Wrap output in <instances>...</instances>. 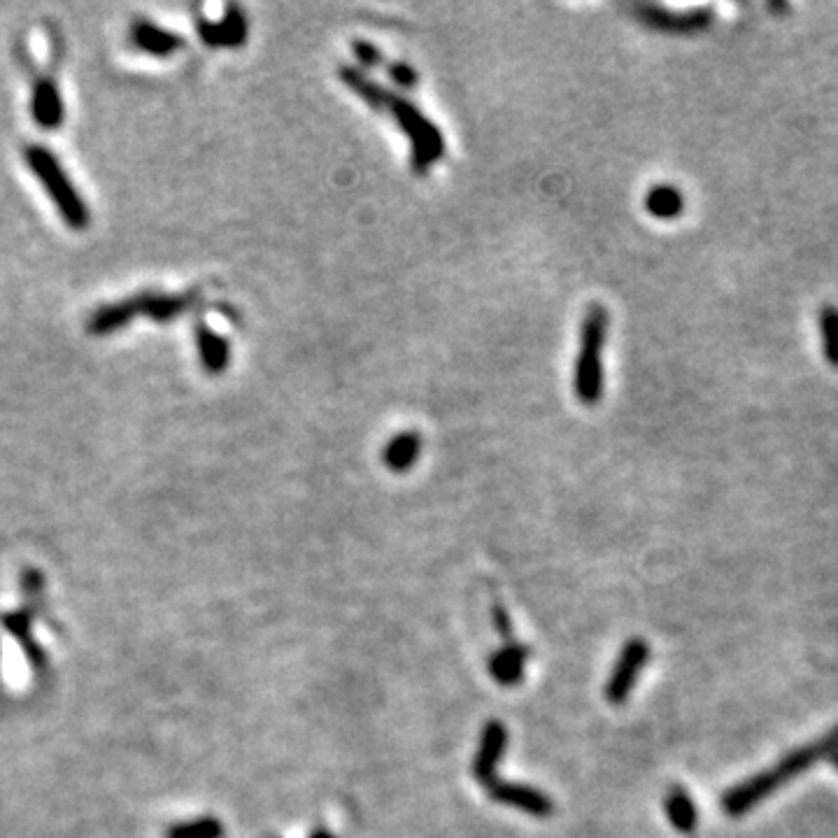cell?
Listing matches in <instances>:
<instances>
[{
  "label": "cell",
  "instance_id": "9a60e30c",
  "mask_svg": "<svg viewBox=\"0 0 838 838\" xmlns=\"http://www.w3.org/2000/svg\"><path fill=\"white\" fill-rule=\"evenodd\" d=\"M33 119L42 129H59L63 124V101L59 89L49 80L35 84L33 91Z\"/></svg>",
  "mask_w": 838,
  "mask_h": 838
},
{
  "label": "cell",
  "instance_id": "ac0fdd59",
  "mask_svg": "<svg viewBox=\"0 0 838 838\" xmlns=\"http://www.w3.org/2000/svg\"><path fill=\"white\" fill-rule=\"evenodd\" d=\"M685 208L683 194L671 184H657L645 194V210L657 219H673Z\"/></svg>",
  "mask_w": 838,
  "mask_h": 838
},
{
  "label": "cell",
  "instance_id": "d6986e66",
  "mask_svg": "<svg viewBox=\"0 0 838 838\" xmlns=\"http://www.w3.org/2000/svg\"><path fill=\"white\" fill-rule=\"evenodd\" d=\"M226 827L212 815L196 818L191 822H177L166 829L163 838H224Z\"/></svg>",
  "mask_w": 838,
  "mask_h": 838
},
{
  "label": "cell",
  "instance_id": "6da1fadb",
  "mask_svg": "<svg viewBox=\"0 0 838 838\" xmlns=\"http://www.w3.org/2000/svg\"><path fill=\"white\" fill-rule=\"evenodd\" d=\"M838 752V727L829 731L825 738H818L811 745H804V748L794 750L787 755L783 762H778L771 771L759 773V776L745 780V783L736 785L734 790H729L722 797V811L729 815H743L748 813L750 808H755L759 801H764L771 792H776L778 787H783L787 780H792L799 773L811 769V766L822 757H829Z\"/></svg>",
  "mask_w": 838,
  "mask_h": 838
},
{
  "label": "cell",
  "instance_id": "4fadbf2b",
  "mask_svg": "<svg viewBox=\"0 0 838 838\" xmlns=\"http://www.w3.org/2000/svg\"><path fill=\"white\" fill-rule=\"evenodd\" d=\"M133 42H136L142 52L152 56H170L184 45L180 35L166 31V28L156 24H149V21H138V24L133 26Z\"/></svg>",
  "mask_w": 838,
  "mask_h": 838
},
{
  "label": "cell",
  "instance_id": "277c9868",
  "mask_svg": "<svg viewBox=\"0 0 838 838\" xmlns=\"http://www.w3.org/2000/svg\"><path fill=\"white\" fill-rule=\"evenodd\" d=\"M26 161L35 175L40 177V182L45 184L49 198H52L56 210L61 212V217L66 219L70 229H87L89 224V210L84 205L82 196L77 194L73 182L68 180L66 170L61 168V163L56 156L49 152V149L40 145H31L26 149Z\"/></svg>",
  "mask_w": 838,
  "mask_h": 838
},
{
  "label": "cell",
  "instance_id": "44dd1931",
  "mask_svg": "<svg viewBox=\"0 0 838 838\" xmlns=\"http://www.w3.org/2000/svg\"><path fill=\"white\" fill-rule=\"evenodd\" d=\"M352 52L361 63H364L366 68H382V66H385V56H382V52L373 45V42L354 40L352 42Z\"/></svg>",
  "mask_w": 838,
  "mask_h": 838
},
{
  "label": "cell",
  "instance_id": "ba28073f",
  "mask_svg": "<svg viewBox=\"0 0 838 838\" xmlns=\"http://www.w3.org/2000/svg\"><path fill=\"white\" fill-rule=\"evenodd\" d=\"M198 33H201L205 45H210V47H240V45H245V40H247L245 14L240 12L236 5H231L229 10H226V17L219 21V24L198 19Z\"/></svg>",
  "mask_w": 838,
  "mask_h": 838
},
{
  "label": "cell",
  "instance_id": "2e32d148",
  "mask_svg": "<svg viewBox=\"0 0 838 838\" xmlns=\"http://www.w3.org/2000/svg\"><path fill=\"white\" fill-rule=\"evenodd\" d=\"M196 301V291L191 294H145L142 296V315H147L154 322H173L184 310L191 308Z\"/></svg>",
  "mask_w": 838,
  "mask_h": 838
},
{
  "label": "cell",
  "instance_id": "5b68a950",
  "mask_svg": "<svg viewBox=\"0 0 838 838\" xmlns=\"http://www.w3.org/2000/svg\"><path fill=\"white\" fill-rule=\"evenodd\" d=\"M648 655H650V648L645 645V641H629L627 645L622 648V655L617 659L615 669H613V676H610L608 685H606V699L610 703H624L629 699L631 690H634L638 676H641L645 662H648Z\"/></svg>",
  "mask_w": 838,
  "mask_h": 838
},
{
  "label": "cell",
  "instance_id": "52a82bcc",
  "mask_svg": "<svg viewBox=\"0 0 838 838\" xmlns=\"http://www.w3.org/2000/svg\"><path fill=\"white\" fill-rule=\"evenodd\" d=\"M508 748V729L506 724L499 720H492L485 724L480 734V745L478 752L473 757V776L480 785L489 787L496 780V766H499L501 757L506 755Z\"/></svg>",
  "mask_w": 838,
  "mask_h": 838
},
{
  "label": "cell",
  "instance_id": "5bb4252c",
  "mask_svg": "<svg viewBox=\"0 0 838 838\" xmlns=\"http://www.w3.org/2000/svg\"><path fill=\"white\" fill-rule=\"evenodd\" d=\"M419 452H422V438H419V433L406 431L389 440L385 452H382V461H385L389 471L406 473L415 466Z\"/></svg>",
  "mask_w": 838,
  "mask_h": 838
},
{
  "label": "cell",
  "instance_id": "8fae6325",
  "mask_svg": "<svg viewBox=\"0 0 838 838\" xmlns=\"http://www.w3.org/2000/svg\"><path fill=\"white\" fill-rule=\"evenodd\" d=\"M196 347H198V357H201V364L208 373L219 375L229 368V361H231L229 340L219 336L217 331H212L210 326H205V324L196 326Z\"/></svg>",
  "mask_w": 838,
  "mask_h": 838
},
{
  "label": "cell",
  "instance_id": "ffe728a7",
  "mask_svg": "<svg viewBox=\"0 0 838 838\" xmlns=\"http://www.w3.org/2000/svg\"><path fill=\"white\" fill-rule=\"evenodd\" d=\"M820 326L822 333H825L827 361L832 366H838V310L832 308V305H827V308L820 312Z\"/></svg>",
  "mask_w": 838,
  "mask_h": 838
},
{
  "label": "cell",
  "instance_id": "8992f818",
  "mask_svg": "<svg viewBox=\"0 0 838 838\" xmlns=\"http://www.w3.org/2000/svg\"><path fill=\"white\" fill-rule=\"evenodd\" d=\"M487 790H489V797H492L496 804L517 808V811L534 815V818H548V815L555 813V801H552L545 792L536 790V787H529L522 783H506V780H494Z\"/></svg>",
  "mask_w": 838,
  "mask_h": 838
},
{
  "label": "cell",
  "instance_id": "d4e9b609",
  "mask_svg": "<svg viewBox=\"0 0 838 838\" xmlns=\"http://www.w3.org/2000/svg\"><path fill=\"white\" fill-rule=\"evenodd\" d=\"M834 762H836V766H838V755H836V759H834Z\"/></svg>",
  "mask_w": 838,
  "mask_h": 838
},
{
  "label": "cell",
  "instance_id": "7a4b0ae2",
  "mask_svg": "<svg viewBox=\"0 0 838 838\" xmlns=\"http://www.w3.org/2000/svg\"><path fill=\"white\" fill-rule=\"evenodd\" d=\"M608 336V310L592 305L582 319L580 350L575 359L573 389L585 406H596L603 396V347Z\"/></svg>",
  "mask_w": 838,
  "mask_h": 838
},
{
  "label": "cell",
  "instance_id": "3957f363",
  "mask_svg": "<svg viewBox=\"0 0 838 838\" xmlns=\"http://www.w3.org/2000/svg\"><path fill=\"white\" fill-rule=\"evenodd\" d=\"M389 117L399 124L403 136L410 140V159H413L415 173H429L431 166L445 156V138L436 124L417 108L413 101L389 91L385 110Z\"/></svg>",
  "mask_w": 838,
  "mask_h": 838
},
{
  "label": "cell",
  "instance_id": "e0dca14e",
  "mask_svg": "<svg viewBox=\"0 0 838 838\" xmlns=\"http://www.w3.org/2000/svg\"><path fill=\"white\" fill-rule=\"evenodd\" d=\"M664 811L678 832L690 834L694 832V827H697V806H694L692 797L683 787H673V790H669L664 799Z\"/></svg>",
  "mask_w": 838,
  "mask_h": 838
},
{
  "label": "cell",
  "instance_id": "9c48e42d",
  "mask_svg": "<svg viewBox=\"0 0 838 838\" xmlns=\"http://www.w3.org/2000/svg\"><path fill=\"white\" fill-rule=\"evenodd\" d=\"M636 12L641 14V19L645 24L657 28V31H666V33H687V31H699L708 24V17L710 12L706 10H699V12H692V14H673V12H666L664 7H657V5H636Z\"/></svg>",
  "mask_w": 838,
  "mask_h": 838
},
{
  "label": "cell",
  "instance_id": "30bf717a",
  "mask_svg": "<svg viewBox=\"0 0 838 838\" xmlns=\"http://www.w3.org/2000/svg\"><path fill=\"white\" fill-rule=\"evenodd\" d=\"M529 662V648L522 643L510 641L499 652H494L489 659V673L496 683L503 687H513L524 678V666Z\"/></svg>",
  "mask_w": 838,
  "mask_h": 838
},
{
  "label": "cell",
  "instance_id": "cb8c5ba5",
  "mask_svg": "<svg viewBox=\"0 0 838 838\" xmlns=\"http://www.w3.org/2000/svg\"><path fill=\"white\" fill-rule=\"evenodd\" d=\"M310 838H336L331 832H326V829H315V832L310 834Z\"/></svg>",
  "mask_w": 838,
  "mask_h": 838
},
{
  "label": "cell",
  "instance_id": "603a6c76",
  "mask_svg": "<svg viewBox=\"0 0 838 838\" xmlns=\"http://www.w3.org/2000/svg\"><path fill=\"white\" fill-rule=\"evenodd\" d=\"M492 620H494V627L499 631L501 638H506V643L513 641V627H510V617L506 613V608L501 606V603H496L492 608Z\"/></svg>",
  "mask_w": 838,
  "mask_h": 838
},
{
  "label": "cell",
  "instance_id": "7c38bea8",
  "mask_svg": "<svg viewBox=\"0 0 838 838\" xmlns=\"http://www.w3.org/2000/svg\"><path fill=\"white\" fill-rule=\"evenodd\" d=\"M136 315H142V296L126 298V301L105 305V308L94 312L89 322V331L96 333V336H105V333L122 329Z\"/></svg>",
  "mask_w": 838,
  "mask_h": 838
},
{
  "label": "cell",
  "instance_id": "7402d4cb",
  "mask_svg": "<svg viewBox=\"0 0 838 838\" xmlns=\"http://www.w3.org/2000/svg\"><path fill=\"white\" fill-rule=\"evenodd\" d=\"M387 73L401 89L417 87V70L413 66H408V63H401V61L392 63V66L387 68Z\"/></svg>",
  "mask_w": 838,
  "mask_h": 838
}]
</instances>
